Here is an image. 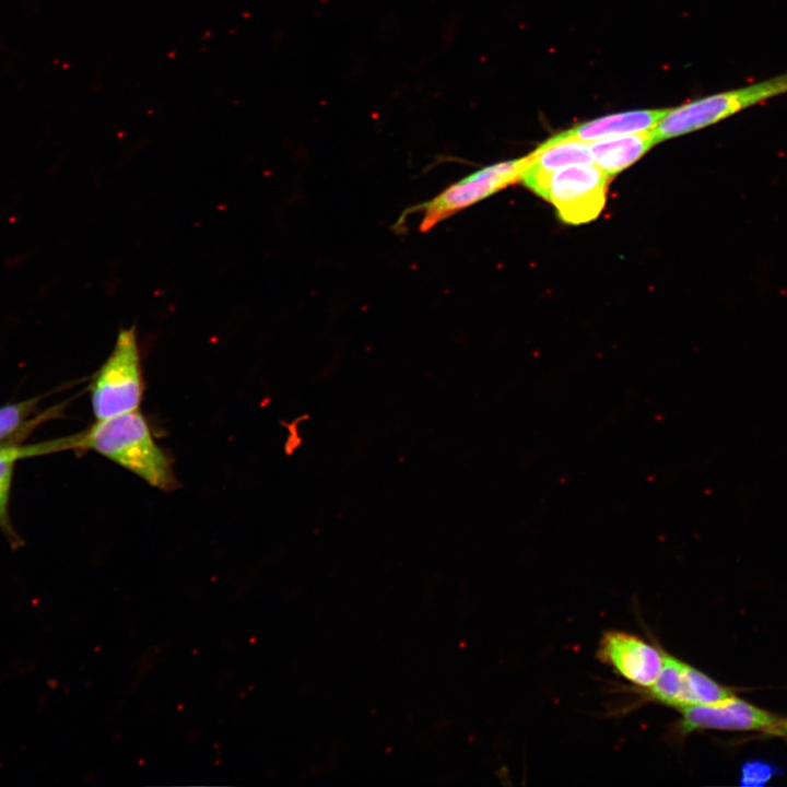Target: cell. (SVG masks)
Here are the masks:
<instances>
[{
  "instance_id": "6da1fadb",
  "label": "cell",
  "mask_w": 787,
  "mask_h": 787,
  "mask_svg": "<svg viewBox=\"0 0 787 787\" xmlns=\"http://www.w3.org/2000/svg\"><path fill=\"white\" fill-rule=\"evenodd\" d=\"M72 449L93 450L162 491L177 486L171 458L157 445L140 410L96 420L71 435Z\"/></svg>"
},
{
  "instance_id": "7a4b0ae2",
  "label": "cell",
  "mask_w": 787,
  "mask_h": 787,
  "mask_svg": "<svg viewBox=\"0 0 787 787\" xmlns=\"http://www.w3.org/2000/svg\"><path fill=\"white\" fill-rule=\"evenodd\" d=\"M784 94H787V72L668 108L650 132L658 143L712 126Z\"/></svg>"
},
{
  "instance_id": "3957f363",
  "label": "cell",
  "mask_w": 787,
  "mask_h": 787,
  "mask_svg": "<svg viewBox=\"0 0 787 787\" xmlns=\"http://www.w3.org/2000/svg\"><path fill=\"white\" fill-rule=\"evenodd\" d=\"M144 390L141 355L134 327L121 329L113 351L90 386L96 420L139 410Z\"/></svg>"
},
{
  "instance_id": "277c9868",
  "label": "cell",
  "mask_w": 787,
  "mask_h": 787,
  "mask_svg": "<svg viewBox=\"0 0 787 787\" xmlns=\"http://www.w3.org/2000/svg\"><path fill=\"white\" fill-rule=\"evenodd\" d=\"M527 165V156L504 161L480 168L449 185L434 198L412 208L421 212V232L433 228L455 213L519 181Z\"/></svg>"
},
{
  "instance_id": "5b68a950",
  "label": "cell",
  "mask_w": 787,
  "mask_h": 787,
  "mask_svg": "<svg viewBox=\"0 0 787 787\" xmlns=\"http://www.w3.org/2000/svg\"><path fill=\"white\" fill-rule=\"evenodd\" d=\"M609 181L610 178L594 164L564 167L550 176L544 200L555 207L563 222L587 223L602 211Z\"/></svg>"
},
{
  "instance_id": "8992f818",
  "label": "cell",
  "mask_w": 787,
  "mask_h": 787,
  "mask_svg": "<svg viewBox=\"0 0 787 787\" xmlns=\"http://www.w3.org/2000/svg\"><path fill=\"white\" fill-rule=\"evenodd\" d=\"M649 694L678 709L717 703L735 695L732 690L668 654H662L661 669L649 686Z\"/></svg>"
},
{
  "instance_id": "52a82bcc",
  "label": "cell",
  "mask_w": 787,
  "mask_h": 787,
  "mask_svg": "<svg viewBox=\"0 0 787 787\" xmlns=\"http://www.w3.org/2000/svg\"><path fill=\"white\" fill-rule=\"evenodd\" d=\"M597 657L627 681L649 688L657 679L662 654L641 637L622 631L606 632Z\"/></svg>"
},
{
  "instance_id": "ba28073f",
  "label": "cell",
  "mask_w": 787,
  "mask_h": 787,
  "mask_svg": "<svg viewBox=\"0 0 787 787\" xmlns=\"http://www.w3.org/2000/svg\"><path fill=\"white\" fill-rule=\"evenodd\" d=\"M681 710L684 733L701 729L762 730L765 732L779 717L736 695L712 704L694 705Z\"/></svg>"
},
{
  "instance_id": "9c48e42d",
  "label": "cell",
  "mask_w": 787,
  "mask_h": 787,
  "mask_svg": "<svg viewBox=\"0 0 787 787\" xmlns=\"http://www.w3.org/2000/svg\"><path fill=\"white\" fill-rule=\"evenodd\" d=\"M589 164H594L589 144L559 132L527 155V165L519 181L545 199L548 181L554 172Z\"/></svg>"
},
{
  "instance_id": "30bf717a",
  "label": "cell",
  "mask_w": 787,
  "mask_h": 787,
  "mask_svg": "<svg viewBox=\"0 0 787 787\" xmlns=\"http://www.w3.org/2000/svg\"><path fill=\"white\" fill-rule=\"evenodd\" d=\"M667 109H638L611 114L576 125L562 133L583 142H594L606 138L646 132L658 124Z\"/></svg>"
},
{
  "instance_id": "8fae6325",
  "label": "cell",
  "mask_w": 787,
  "mask_h": 787,
  "mask_svg": "<svg viewBox=\"0 0 787 787\" xmlns=\"http://www.w3.org/2000/svg\"><path fill=\"white\" fill-rule=\"evenodd\" d=\"M656 144L651 132H639L606 138L589 143L597 165L610 179L624 171Z\"/></svg>"
},
{
  "instance_id": "7c38bea8",
  "label": "cell",
  "mask_w": 787,
  "mask_h": 787,
  "mask_svg": "<svg viewBox=\"0 0 787 787\" xmlns=\"http://www.w3.org/2000/svg\"><path fill=\"white\" fill-rule=\"evenodd\" d=\"M40 397L0 407V442L25 428L34 415Z\"/></svg>"
},
{
  "instance_id": "4fadbf2b",
  "label": "cell",
  "mask_w": 787,
  "mask_h": 787,
  "mask_svg": "<svg viewBox=\"0 0 787 787\" xmlns=\"http://www.w3.org/2000/svg\"><path fill=\"white\" fill-rule=\"evenodd\" d=\"M16 462L11 459L0 460V529L9 539L12 548H19L22 544V540L12 528L9 516L12 479Z\"/></svg>"
},
{
  "instance_id": "5bb4252c",
  "label": "cell",
  "mask_w": 787,
  "mask_h": 787,
  "mask_svg": "<svg viewBox=\"0 0 787 787\" xmlns=\"http://www.w3.org/2000/svg\"><path fill=\"white\" fill-rule=\"evenodd\" d=\"M70 449L69 436L30 445L0 446V460H22Z\"/></svg>"
},
{
  "instance_id": "9a60e30c",
  "label": "cell",
  "mask_w": 787,
  "mask_h": 787,
  "mask_svg": "<svg viewBox=\"0 0 787 787\" xmlns=\"http://www.w3.org/2000/svg\"><path fill=\"white\" fill-rule=\"evenodd\" d=\"M770 777L771 768L763 763H748L742 770V783L745 785H762Z\"/></svg>"
},
{
  "instance_id": "2e32d148",
  "label": "cell",
  "mask_w": 787,
  "mask_h": 787,
  "mask_svg": "<svg viewBox=\"0 0 787 787\" xmlns=\"http://www.w3.org/2000/svg\"><path fill=\"white\" fill-rule=\"evenodd\" d=\"M765 732L776 736H787V719L778 718V720L767 728Z\"/></svg>"
}]
</instances>
